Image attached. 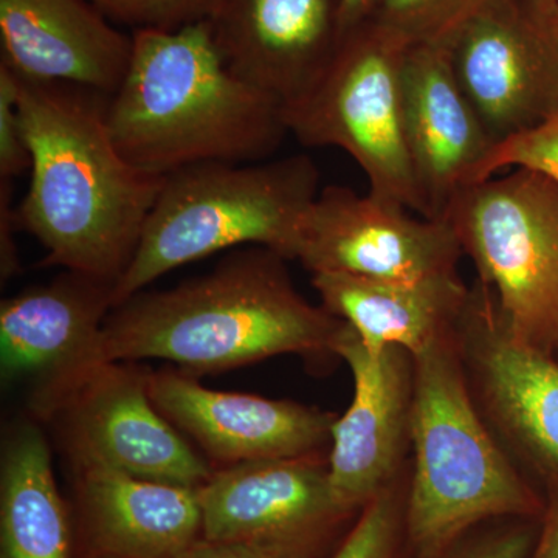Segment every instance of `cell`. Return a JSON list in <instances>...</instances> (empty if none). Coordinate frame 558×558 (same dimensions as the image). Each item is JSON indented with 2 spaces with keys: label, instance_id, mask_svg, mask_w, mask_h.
<instances>
[{
  "label": "cell",
  "instance_id": "cell-31",
  "mask_svg": "<svg viewBox=\"0 0 558 558\" xmlns=\"http://www.w3.org/2000/svg\"><path fill=\"white\" fill-rule=\"evenodd\" d=\"M377 0H340V27L343 36L368 22Z\"/></svg>",
  "mask_w": 558,
  "mask_h": 558
},
{
  "label": "cell",
  "instance_id": "cell-12",
  "mask_svg": "<svg viewBox=\"0 0 558 558\" xmlns=\"http://www.w3.org/2000/svg\"><path fill=\"white\" fill-rule=\"evenodd\" d=\"M400 102L422 218L444 220L459 194L484 182L497 145L465 97L444 44L407 49Z\"/></svg>",
  "mask_w": 558,
  "mask_h": 558
},
{
  "label": "cell",
  "instance_id": "cell-16",
  "mask_svg": "<svg viewBox=\"0 0 558 558\" xmlns=\"http://www.w3.org/2000/svg\"><path fill=\"white\" fill-rule=\"evenodd\" d=\"M150 399L175 428L226 464L299 458L330 440L337 416L290 400L216 391L183 371L149 373Z\"/></svg>",
  "mask_w": 558,
  "mask_h": 558
},
{
  "label": "cell",
  "instance_id": "cell-30",
  "mask_svg": "<svg viewBox=\"0 0 558 558\" xmlns=\"http://www.w3.org/2000/svg\"><path fill=\"white\" fill-rule=\"evenodd\" d=\"M527 558H558V490L550 492L546 499L537 542Z\"/></svg>",
  "mask_w": 558,
  "mask_h": 558
},
{
  "label": "cell",
  "instance_id": "cell-32",
  "mask_svg": "<svg viewBox=\"0 0 558 558\" xmlns=\"http://www.w3.org/2000/svg\"><path fill=\"white\" fill-rule=\"evenodd\" d=\"M545 2L554 3V5H558V0H545Z\"/></svg>",
  "mask_w": 558,
  "mask_h": 558
},
{
  "label": "cell",
  "instance_id": "cell-1",
  "mask_svg": "<svg viewBox=\"0 0 558 558\" xmlns=\"http://www.w3.org/2000/svg\"><path fill=\"white\" fill-rule=\"evenodd\" d=\"M16 76L32 157L17 227L46 248L40 267H64L116 284L165 178L121 156L109 130L108 95Z\"/></svg>",
  "mask_w": 558,
  "mask_h": 558
},
{
  "label": "cell",
  "instance_id": "cell-10",
  "mask_svg": "<svg viewBox=\"0 0 558 558\" xmlns=\"http://www.w3.org/2000/svg\"><path fill=\"white\" fill-rule=\"evenodd\" d=\"M405 205L347 186L319 191L296 259L312 275L422 281L457 274L462 248L447 220L416 219Z\"/></svg>",
  "mask_w": 558,
  "mask_h": 558
},
{
  "label": "cell",
  "instance_id": "cell-5",
  "mask_svg": "<svg viewBox=\"0 0 558 558\" xmlns=\"http://www.w3.org/2000/svg\"><path fill=\"white\" fill-rule=\"evenodd\" d=\"M319 179L306 154L258 163L215 161L168 174L130 266L113 284V307L220 250L264 247L295 260Z\"/></svg>",
  "mask_w": 558,
  "mask_h": 558
},
{
  "label": "cell",
  "instance_id": "cell-19",
  "mask_svg": "<svg viewBox=\"0 0 558 558\" xmlns=\"http://www.w3.org/2000/svg\"><path fill=\"white\" fill-rule=\"evenodd\" d=\"M75 461L89 558H174L202 537L199 488Z\"/></svg>",
  "mask_w": 558,
  "mask_h": 558
},
{
  "label": "cell",
  "instance_id": "cell-28",
  "mask_svg": "<svg viewBox=\"0 0 558 558\" xmlns=\"http://www.w3.org/2000/svg\"><path fill=\"white\" fill-rule=\"evenodd\" d=\"M14 230H20V227L16 208L11 205V180L0 179V271L3 279H9L21 270Z\"/></svg>",
  "mask_w": 558,
  "mask_h": 558
},
{
  "label": "cell",
  "instance_id": "cell-8",
  "mask_svg": "<svg viewBox=\"0 0 558 558\" xmlns=\"http://www.w3.org/2000/svg\"><path fill=\"white\" fill-rule=\"evenodd\" d=\"M442 44L495 145L558 112V5L487 0Z\"/></svg>",
  "mask_w": 558,
  "mask_h": 558
},
{
  "label": "cell",
  "instance_id": "cell-26",
  "mask_svg": "<svg viewBox=\"0 0 558 558\" xmlns=\"http://www.w3.org/2000/svg\"><path fill=\"white\" fill-rule=\"evenodd\" d=\"M512 168L538 171L558 183V112L534 130L495 146L484 167V180Z\"/></svg>",
  "mask_w": 558,
  "mask_h": 558
},
{
  "label": "cell",
  "instance_id": "cell-4",
  "mask_svg": "<svg viewBox=\"0 0 558 558\" xmlns=\"http://www.w3.org/2000/svg\"><path fill=\"white\" fill-rule=\"evenodd\" d=\"M457 330L413 355L414 473L405 501L411 558L436 557L486 521L542 519L545 510V499L481 421L453 348Z\"/></svg>",
  "mask_w": 558,
  "mask_h": 558
},
{
  "label": "cell",
  "instance_id": "cell-15",
  "mask_svg": "<svg viewBox=\"0 0 558 558\" xmlns=\"http://www.w3.org/2000/svg\"><path fill=\"white\" fill-rule=\"evenodd\" d=\"M209 22L227 68L282 109L310 94L343 39L340 0H222Z\"/></svg>",
  "mask_w": 558,
  "mask_h": 558
},
{
  "label": "cell",
  "instance_id": "cell-13",
  "mask_svg": "<svg viewBox=\"0 0 558 558\" xmlns=\"http://www.w3.org/2000/svg\"><path fill=\"white\" fill-rule=\"evenodd\" d=\"M333 354L348 363L354 396L330 429L329 480L341 505L359 513L391 486L410 438L413 355L398 347L369 351L344 322Z\"/></svg>",
  "mask_w": 558,
  "mask_h": 558
},
{
  "label": "cell",
  "instance_id": "cell-23",
  "mask_svg": "<svg viewBox=\"0 0 558 558\" xmlns=\"http://www.w3.org/2000/svg\"><path fill=\"white\" fill-rule=\"evenodd\" d=\"M405 502L389 486L369 501L330 558H405Z\"/></svg>",
  "mask_w": 558,
  "mask_h": 558
},
{
  "label": "cell",
  "instance_id": "cell-21",
  "mask_svg": "<svg viewBox=\"0 0 558 558\" xmlns=\"http://www.w3.org/2000/svg\"><path fill=\"white\" fill-rule=\"evenodd\" d=\"M72 523L51 470L49 446L25 427L10 439L0 480V556L72 558Z\"/></svg>",
  "mask_w": 558,
  "mask_h": 558
},
{
  "label": "cell",
  "instance_id": "cell-2",
  "mask_svg": "<svg viewBox=\"0 0 558 558\" xmlns=\"http://www.w3.org/2000/svg\"><path fill=\"white\" fill-rule=\"evenodd\" d=\"M284 258L248 247L205 277L113 307L94 365L161 359L197 377L282 354H333L343 322L293 286Z\"/></svg>",
  "mask_w": 558,
  "mask_h": 558
},
{
  "label": "cell",
  "instance_id": "cell-14",
  "mask_svg": "<svg viewBox=\"0 0 558 558\" xmlns=\"http://www.w3.org/2000/svg\"><path fill=\"white\" fill-rule=\"evenodd\" d=\"M112 282L70 271L31 288L0 306V359L7 377L39 380L35 407H54L92 368L106 318L113 310Z\"/></svg>",
  "mask_w": 558,
  "mask_h": 558
},
{
  "label": "cell",
  "instance_id": "cell-6",
  "mask_svg": "<svg viewBox=\"0 0 558 558\" xmlns=\"http://www.w3.org/2000/svg\"><path fill=\"white\" fill-rule=\"evenodd\" d=\"M510 336L558 349V183L512 168L459 194L446 219Z\"/></svg>",
  "mask_w": 558,
  "mask_h": 558
},
{
  "label": "cell",
  "instance_id": "cell-27",
  "mask_svg": "<svg viewBox=\"0 0 558 558\" xmlns=\"http://www.w3.org/2000/svg\"><path fill=\"white\" fill-rule=\"evenodd\" d=\"M32 157L20 109V80L0 61V179L31 171Z\"/></svg>",
  "mask_w": 558,
  "mask_h": 558
},
{
  "label": "cell",
  "instance_id": "cell-18",
  "mask_svg": "<svg viewBox=\"0 0 558 558\" xmlns=\"http://www.w3.org/2000/svg\"><path fill=\"white\" fill-rule=\"evenodd\" d=\"M90 0H0L2 61L22 78L116 94L134 39Z\"/></svg>",
  "mask_w": 558,
  "mask_h": 558
},
{
  "label": "cell",
  "instance_id": "cell-17",
  "mask_svg": "<svg viewBox=\"0 0 558 558\" xmlns=\"http://www.w3.org/2000/svg\"><path fill=\"white\" fill-rule=\"evenodd\" d=\"M457 337L492 416L558 490V363L510 336L483 286L472 290Z\"/></svg>",
  "mask_w": 558,
  "mask_h": 558
},
{
  "label": "cell",
  "instance_id": "cell-24",
  "mask_svg": "<svg viewBox=\"0 0 558 558\" xmlns=\"http://www.w3.org/2000/svg\"><path fill=\"white\" fill-rule=\"evenodd\" d=\"M105 16L135 31H179L211 20L222 0H90Z\"/></svg>",
  "mask_w": 558,
  "mask_h": 558
},
{
  "label": "cell",
  "instance_id": "cell-7",
  "mask_svg": "<svg viewBox=\"0 0 558 558\" xmlns=\"http://www.w3.org/2000/svg\"><path fill=\"white\" fill-rule=\"evenodd\" d=\"M407 49L371 21L347 33L310 94L284 109V121L301 145L348 153L368 179L369 193L422 216L400 102Z\"/></svg>",
  "mask_w": 558,
  "mask_h": 558
},
{
  "label": "cell",
  "instance_id": "cell-22",
  "mask_svg": "<svg viewBox=\"0 0 558 558\" xmlns=\"http://www.w3.org/2000/svg\"><path fill=\"white\" fill-rule=\"evenodd\" d=\"M487 0H377L371 22L405 47L442 44Z\"/></svg>",
  "mask_w": 558,
  "mask_h": 558
},
{
  "label": "cell",
  "instance_id": "cell-29",
  "mask_svg": "<svg viewBox=\"0 0 558 558\" xmlns=\"http://www.w3.org/2000/svg\"><path fill=\"white\" fill-rule=\"evenodd\" d=\"M174 558H286L258 546L199 537Z\"/></svg>",
  "mask_w": 558,
  "mask_h": 558
},
{
  "label": "cell",
  "instance_id": "cell-20",
  "mask_svg": "<svg viewBox=\"0 0 558 558\" xmlns=\"http://www.w3.org/2000/svg\"><path fill=\"white\" fill-rule=\"evenodd\" d=\"M322 306L347 323L369 351L398 347L416 355L457 330L472 290L458 275L381 281L343 274L312 275Z\"/></svg>",
  "mask_w": 558,
  "mask_h": 558
},
{
  "label": "cell",
  "instance_id": "cell-25",
  "mask_svg": "<svg viewBox=\"0 0 558 558\" xmlns=\"http://www.w3.org/2000/svg\"><path fill=\"white\" fill-rule=\"evenodd\" d=\"M539 519H499L470 529L433 558H527L534 549Z\"/></svg>",
  "mask_w": 558,
  "mask_h": 558
},
{
  "label": "cell",
  "instance_id": "cell-3",
  "mask_svg": "<svg viewBox=\"0 0 558 558\" xmlns=\"http://www.w3.org/2000/svg\"><path fill=\"white\" fill-rule=\"evenodd\" d=\"M132 39L130 69L108 101L110 134L131 165L167 178L277 153L289 134L284 109L227 68L209 20Z\"/></svg>",
  "mask_w": 558,
  "mask_h": 558
},
{
  "label": "cell",
  "instance_id": "cell-11",
  "mask_svg": "<svg viewBox=\"0 0 558 558\" xmlns=\"http://www.w3.org/2000/svg\"><path fill=\"white\" fill-rule=\"evenodd\" d=\"M149 373L108 362L87 371L53 414L68 422L73 458L160 483L201 488L213 470L154 405Z\"/></svg>",
  "mask_w": 558,
  "mask_h": 558
},
{
  "label": "cell",
  "instance_id": "cell-9",
  "mask_svg": "<svg viewBox=\"0 0 558 558\" xmlns=\"http://www.w3.org/2000/svg\"><path fill=\"white\" fill-rule=\"evenodd\" d=\"M202 537L286 558H330L357 520L330 486L328 462L307 457L242 462L199 488Z\"/></svg>",
  "mask_w": 558,
  "mask_h": 558
}]
</instances>
